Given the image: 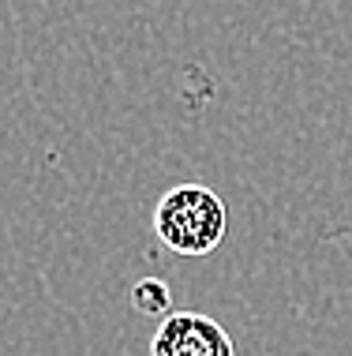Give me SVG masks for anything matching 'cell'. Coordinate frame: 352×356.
I'll list each match as a JSON object with an SVG mask.
<instances>
[{
  "instance_id": "cell-2",
  "label": "cell",
  "mask_w": 352,
  "mask_h": 356,
  "mask_svg": "<svg viewBox=\"0 0 352 356\" xmlns=\"http://www.w3.org/2000/svg\"><path fill=\"white\" fill-rule=\"evenodd\" d=\"M150 356H236V349L229 330L210 315L169 312L150 338Z\"/></svg>"
},
{
  "instance_id": "cell-3",
  "label": "cell",
  "mask_w": 352,
  "mask_h": 356,
  "mask_svg": "<svg viewBox=\"0 0 352 356\" xmlns=\"http://www.w3.org/2000/svg\"><path fill=\"white\" fill-rule=\"evenodd\" d=\"M169 304H173V296H169L165 282L150 277V282H139L135 285V312L139 315H161Z\"/></svg>"
},
{
  "instance_id": "cell-1",
  "label": "cell",
  "mask_w": 352,
  "mask_h": 356,
  "mask_svg": "<svg viewBox=\"0 0 352 356\" xmlns=\"http://www.w3.org/2000/svg\"><path fill=\"white\" fill-rule=\"evenodd\" d=\"M229 210L206 184H176L158 199L154 233L173 255H210L225 240Z\"/></svg>"
}]
</instances>
